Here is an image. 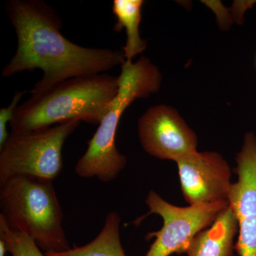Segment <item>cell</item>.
<instances>
[{"mask_svg":"<svg viewBox=\"0 0 256 256\" xmlns=\"http://www.w3.org/2000/svg\"><path fill=\"white\" fill-rule=\"evenodd\" d=\"M143 0H114L112 12L116 18L114 31L126 30L127 40L124 48V58L132 62L137 56L146 50L148 43L142 40L140 25L142 21Z\"/></svg>","mask_w":256,"mask_h":256,"instance_id":"11","label":"cell"},{"mask_svg":"<svg viewBox=\"0 0 256 256\" xmlns=\"http://www.w3.org/2000/svg\"><path fill=\"white\" fill-rule=\"evenodd\" d=\"M0 210L10 228L31 237L46 254L70 249L54 181L16 176L0 184Z\"/></svg>","mask_w":256,"mask_h":256,"instance_id":"4","label":"cell"},{"mask_svg":"<svg viewBox=\"0 0 256 256\" xmlns=\"http://www.w3.org/2000/svg\"><path fill=\"white\" fill-rule=\"evenodd\" d=\"M23 96V92H16L10 106L0 110V148L4 146L10 137V134L8 130V124H10L14 118L15 112L20 106V102L22 99Z\"/></svg>","mask_w":256,"mask_h":256,"instance_id":"14","label":"cell"},{"mask_svg":"<svg viewBox=\"0 0 256 256\" xmlns=\"http://www.w3.org/2000/svg\"><path fill=\"white\" fill-rule=\"evenodd\" d=\"M6 14L18 36V50L2 70L10 78L40 69L43 77L31 90L41 94L57 84L78 77L105 74L126 62L124 52L86 48L62 34L60 15L42 0H10Z\"/></svg>","mask_w":256,"mask_h":256,"instance_id":"1","label":"cell"},{"mask_svg":"<svg viewBox=\"0 0 256 256\" xmlns=\"http://www.w3.org/2000/svg\"><path fill=\"white\" fill-rule=\"evenodd\" d=\"M120 217L116 212L108 214L104 228L92 242L66 252L45 254L46 256H126L120 240Z\"/></svg>","mask_w":256,"mask_h":256,"instance_id":"12","label":"cell"},{"mask_svg":"<svg viewBox=\"0 0 256 256\" xmlns=\"http://www.w3.org/2000/svg\"></svg>","mask_w":256,"mask_h":256,"instance_id":"16","label":"cell"},{"mask_svg":"<svg viewBox=\"0 0 256 256\" xmlns=\"http://www.w3.org/2000/svg\"><path fill=\"white\" fill-rule=\"evenodd\" d=\"M176 164L182 192L190 206L228 202L233 185L232 169L218 153L196 151Z\"/></svg>","mask_w":256,"mask_h":256,"instance_id":"7","label":"cell"},{"mask_svg":"<svg viewBox=\"0 0 256 256\" xmlns=\"http://www.w3.org/2000/svg\"><path fill=\"white\" fill-rule=\"evenodd\" d=\"M119 90V76L101 74L69 79L18 106L12 132L45 129L70 121L100 124Z\"/></svg>","mask_w":256,"mask_h":256,"instance_id":"2","label":"cell"},{"mask_svg":"<svg viewBox=\"0 0 256 256\" xmlns=\"http://www.w3.org/2000/svg\"><path fill=\"white\" fill-rule=\"evenodd\" d=\"M8 250H6V246L3 240H0V256H5Z\"/></svg>","mask_w":256,"mask_h":256,"instance_id":"15","label":"cell"},{"mask_svg":"<svg viewBox=\"0 0 256 256\" xmlns=\"http://www.w3.org/2000/svg\"><path fill=\"white\" fill-rule=\"evenodd\" d=\"M238 176L233 183L229 207L238 223V240L235 250L239 256H256V136L248 132L244 137L242 150L236 156Z\"/></svg>","mask_w":256,"mask_h":256,"instance_id":"9","label":"cell"},{"mask_svg":"<svg viewBox=\"0 0 256 256\" xmlns=\"http://www.w3.org/2000/svg\"><path fill=\"white\" fill-rule=\"evenodd\" d=\"M238 223L230 207L220 214L213 224L196 236L188 256H233Z\"/></svg>","mask_w":256,"mask_h":256,"instance_id":"10","label":"cell"},{"mask_svg":"<svg viewBox=\"0 0 256 256\" xmlns=\"http://www.w3.org/2000/svg\"><path fill=\"white\" fill-rule=\"evenodd\" d=\"M80 124L70 121L32 132H12L0 148V184L16 176L55 180L63 170L64 144Z\"/></svg>","mask_w":256,"mask_h":256,"instance_id":"5","label":"cell"},{"mask_svg":"<svg viewBox=\"0 0 256 256\" xmlns=\"http://www.w3.org/2000/svg\"><path fill=\"white\" fill-rule=\"evenodd\" d=\"M146 204L149 214L160 216L162 228L148 234L156 240L144 256H171L186 254L198 234L208 228L222 210L229 206L228 202L213 204L191 205L178 207L172 204L152 191L148 194Z\"/></svg>","mask_w":256,"mask_h":256,"instance_id":"6","label":"cell"},{"mask_svg":"<svg viewBox=\"0 0 256 256\" xmlns=\"http://www.w3.org/2000/svg\"><path fill=\"white\" fill-rule=\"evenodd\" d=\"M138 134L144 151L158 159L176 162L197 151L196 133L170 106L148 109L138 122Z\"/></svg>","mask_w":256,"mask_h":256,"instance_id":"8","label":"cell"},{"mask_svg":"<svg viewBox=\"0 0 256 256\" xmlns=\"http://www.w3.org/2000/svg\"><path fill=\"white\" fill-rule=\"evenodd\" d=\"M0 240H3L6 250L12 256H46L33 238L26 234L10 228L0 217Z\"/></svg>","mask_w":256,"mask_h":256,"instance_id":"13","label":"cell"},{"mask_svg":"<svg viewBox=\"0 0 256 256\" xmlns=\"http://www.w3.org/2000/svg\"><path fill=\"white\" fill-rule=\"evenodd\" d=\"M121 67L118 94L76 165V173L80 178H96L108 183L118 176L128 163L116 146L121 118L134 100L159 92L162 78L149 58L142 56L136 63L126 60Z\"/></svg>","mask_w":256,"mask_h":256,"instance_id":"3","label":"cell"}]
</instances>
